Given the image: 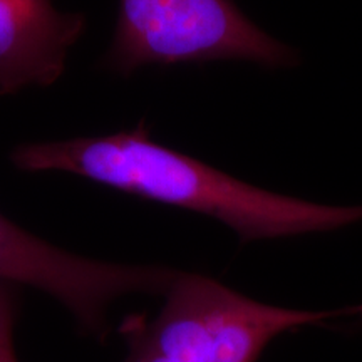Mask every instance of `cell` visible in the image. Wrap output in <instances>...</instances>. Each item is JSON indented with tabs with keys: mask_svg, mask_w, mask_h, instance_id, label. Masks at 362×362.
I'll use <instances>...</instances> for the list:
<instances>
[{
	"mask_svg": "<svg viewBox=\"0 0 362 362\" xmlns=\"http://www.w3.org/2000/svg\"><path fill=\"white\" fill-rule=\"evenodd\" d=\"M362 314V305L302 310L264 304L218 280L178 274L155 319L131 315L121 325L126 362H259L275 339L307 325Z\"/></svg>",
	"mask_w": 362,
	"mask_h": 362,
	"instance_id": "7a4b0ae2",
	"label": "cell"
},
{
	"mask_svg": "<svg viewBox=\"0 0 362 362\" xmlns=\"http://www.w3.org/2000/svg\"><path fill=\"white\" fill-rule=\"evenodd\" d=\"M17 314L16 284L0 280V362H19L13 349V324Z\"/></svg>",
	"mask_w": 362,
	"mask_h": 362,
	"instance_id": "8992f818",
	"label": "cell"
},
{
	"mask_svg": "<svg viewBox=\"0 0 362 362\" xmlns=\"http://www.w3.org/2000/svg\"><path fill=\"white\" fill-rule=\"evenodd\" d=\"M11 160L22 171H66L104 187L230 226L243 243L334 232L362 221V206H330L257 188L153 141L144 121L134 129L66 141L22 144Z\"/></svg>",
	"mask_w": 362,
	"mask_h": 362,
	"instance_id": "6da1fadb",
	"label": "cell"
},
{
	"mask_svg": "<svg viewBox=\"0 0 362 362\" xmlns=\"http://www.w3.org/2000/svg\"><path fill=\"white\" fill-rule=\"evenodd\" d=\"M0 280L39 288L72 312L86 330L101 329L112 300L129 291L124 265L52 247L0 214Z\"/></svg>",
	"mask_w": 362,
	"mask_h": 362,
	"instance_id": "277c9868",
	"label": "cell"
},
{
	"mask_svg": "<svg viewBox=\"0 0 362 362\" xmlns=\"http://www.w3.org/2000/svg\"><path fill=\"white\" fill-rule=\"evenodd\" d=\"M243 61L279 69L298 62L292 47L253 24L233 0H119L104 66L131 76L148 66Z\"/></svg>",
	"mask_w": 362,
	"mask_h": 362,
	"instance_id": "3957f363",
	"label": "cell"
},
{
	"mask_svg": "<svg viewBox=\"0 0 362 362\" xmlns=\"http://www.w3.org/2000/svg\"><path fill=\"white\" fill-rule=\"evenodd\" d=\"M84 27L51 0H0V94L56 83Z\"/></svg>",
	"mask_w": 362,
	"mask_h": 362,
	"instance_id": "5b68a950",
	"label": "cell"
}]
</instances>
